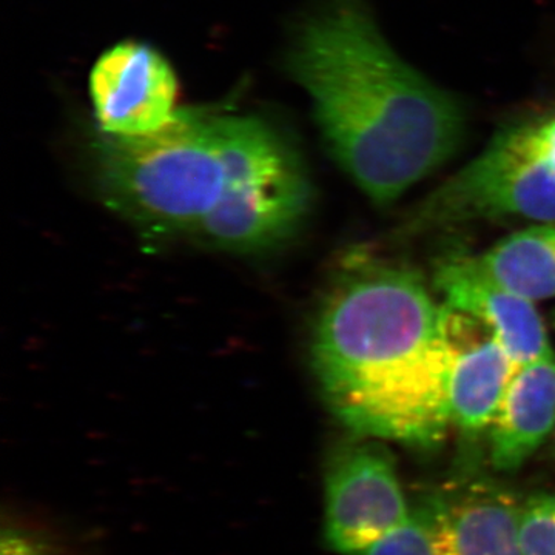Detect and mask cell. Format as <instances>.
I'll return each mask as SVG.
<instances>
[{
  "mask_svg": "<svg viewBox=\"0 0 555 555\" xmlns=\"http://www.w3.org/2000/svg\"><path fill=\"white\" fill-rule=\"evenodd\" d=\"M430 284L448 309L488 328L518 367L555 356L534 301L499 283L476 255H444Z\"/></svg>",
  "mask_w": 555,
  "mask_h": 555,
  "instance_id": "52a82bcc",
  "label": "cell"
},
{
  "mask_svg": "<svg viewBox=\"0 0 555 555\" xmlns=\"http://www.w3.org/2000/svg\"><path fill=\"white\" fill-rule=\"evenodd\" d=\"M553 324H554V327H555V310H554V313H553Z\"/></svg>",
  "mask_w": 555,
  "mask_h": 555,
  "instance_id": "9a60e30c",
  "label": "cell"
},
{
  "mask_svg": "<svg viewBox=\"0 0 555 555\" xmlns=\"http://www.w3.org/2000/svg\"><path fill=\"white\" fill-rule=\"evenodd\" d=\"M361 555H441L436 517L429 500L411 509L404 524Z\"/></svg>",
  "mask_w": 555,
  "mask_h": 555,
  "instance_id": "7c38bea8",
  "label": "cell"
},
{
  "mask_svg": "<svg viewBox=\"0 0 555 555\" xmlns=\"http://www.w3.org/2000/svg\"><path fill=\"white\" fill-rule=\"evenodd\" d=\"M452 334L455 343L451 377L452 426L466 440H476L491 429L518 366L489 331L480 339L469 338L467 343L462 315L456 312H452Z\"/></svg>",
  "mask_w": 555,
  "mask_h": 555,
  "instance_id": "9c48e42d",
  "label": "cell"
},
{
  "mask_svg": "<svg viewBox=\"0 0 555 555\" xmlns=\"http://www.w3.org/2000/svg\"><path fill=\"white\" fill-rule=\"evenodd\" d=\"M427 500L441 555H524L521 505L506 486L485 476L463 477Z\"/></svg>",
  "mask_w": 555,
  "mask_h": 555,
  "instance_id": "ba28073f",
  "label": "cell"
},
{
  "mask_svg": "<svg viewBox=\"0 0 555 555\" xmlns=\"http://www.w3.org/2000/svg\"><path fill=\"white\" fill-rule=\"evenodd\" d=\"M418 270L356 255L318 310L312 366L324 401L356 438L437 451L447 441L452 312Z\"/></svg>",
  "mask_w": 555,
  "mask_h": 555,
  "instance_id": "6da1fadb",
  "label": "cell"
},
{
  "mask_svg": "<svg viewBox=\"0 0 555 555\" xmlns=\"http://www.w3.org/2000/svg\"><path fill=\"white\" fill-rule=\"evenodd\" d=\"M518 539L524 555H555V494L529 496L520 507Z\"/></svg>",
  "mask_w": 555,
  "mask_h": 555,
  "instance_id": "4fadbf2b",
  "label": "cell"
},
{
  "mask_svg": "<svg viewBox=\"0 0 555 555\" xmlns=\"http://www.w3.org/2000/svg\"><path fill=\"white\" fill-rule=\"evenodd\" d=\"M283 141L257 116L182 108L149 137L100 133L94 163L102 193L116 211L152 232L196 236Z\"/></svg>",
  "mask_w": 555,
  "mask_h": 555,
  "instance_id": "3957f363",
  "label": "cell"
},
{
  "mask_svg": "<svg viewBox=\"0 0 555 555\" xmlns=\"http://www.w3.org/2000/svg\"><path fill=\"white\" fill-rule=\"evenodd\" d=\"M478 258L499 283L521 297L534 302L555 298V222L517 230Z\"/></svg>",
  "mask_w": 555,
  "mask_h": 555,
  "instance_id": "8fae6325",
  "label": "cell"
},
{
  "mask_svg": "<svg viewBox=\"0 0 555 555\" xmlns=\"http://www.w3.org/2000/svg\"><path fill=\"white\" fill-rule=\"evenodd\" d=\"M555 430V356L518 367L489 429L491 465L520 469Z\"/></svg>",
  "mask_w": 555,
  "mask_h": 555,
  "instance_id": "30bf717a",
  "label": "cell"
},
{
  "mask_svg": "<svg viewBox=\"0 0 555 555\" xmlns=\"http://www.w3.org/2000/svg\"><path fill=\"white\" fill-rule=\"evenodd\" d=\"M0 555H54L38 537L21 531L7 529L0 540Z\"/></svg>",
  "mask_w": 555,
  "mask_h": 555,
  "instance_id": "5bb4252c",
  "label": "cell"
},
{
  "mask_svg": "<svg viewBox=\"0 0 555 555\" xmlns=\"http://www.w3.org/2000/svg\"><path fill=\"white\" fill-rule=\"evenodd\" d=\"M411 514L396 459L378 440L356 438L339 449L326 474L324 535L341 555H361Z\"/></svg>",
  "mask_w": 555,
  "mask_h": 555,
  "instance_id": "5b68a950",
  "label": "cell"
},
{
  "mask_svg": "<svg viewBox=\"0 0 555 555\" xmlns=\"http://www.w3.org/2000/svg\"><path fill=\"white\" fill-rule=\"evenodd\" d=\"M90 96L101 134L149 137L177 115L178 79L158 51L141 42H122L94 64Z\"/></svg>",
  "mask_w": 555,
  "mask_h": 555,
  "instance_id": "8992f818",
  "label": "cell"
},
{
  "mask_svg": "<svg viewBox=\"0 0 555 555\" xmlns=\"http://www.w3.org/2000/svg\"><path fill=\"white\" fill-rule=\"evenodd\" d=\"M287 67L312 100L328 152L378 206L440 169L465 139V102L392 49L366 0H320Z\"/></svg>",
  "mask_w": 555,
  "mask_h": 555,
  "instance_id": "7a4b0ae2",
  "label": "cell"
},
{
  "mask_svg": "<svg viewBox=\"0 0 555 555\" xmlns=\"http://www.w3.org/2000/svg\"><path fill=\"white\" fill-rule=\"evenodd\" d=\"M555 222V102L525 109L415 208L412 232L469 222Z\"/></svg>",
  "mask_w": 555,
  "mask_h": 555,
  "instance_id": "277c9868",
  "label": "cell"
}]
</instances>
